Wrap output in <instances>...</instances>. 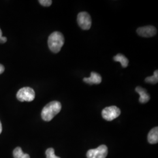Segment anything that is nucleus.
Masks as SVG:
<instances>
[{"label": "nucleus", "mask_w": 158, "mask_h": 158, "mask_svg": "<svg viewBox=\"0 0 158 158\" xmlns=\"http://www.w3.org/2000/svg\"><path fill=\"white\" fill-rule=\"evenodd\" d=\"M39 2L44 6H49L52 5V1L51 0H40Z\"/></svg>", "instance_id": "nucleus-15"}, {"label": "nucleus", "mask_w": 158, "mask_h": 158, "mask_svg": "<svg viewBox=\"0 0 158 158\" xmlns=\"http://www.w3.org/2000/svg\"><path fill=\"white\" fill-rule=\"evenodd\" d=\"M136 32L142 37L150 38L156 35L157 30L153 26L149 25L139 28L136 30Z\"/></svg>", "instance_id": "nucleus-7"}, {"label": "nucleus", "mask_w": 158, "mask_h": 158, "mask_svg": "<svg viewBox=\"0 0 158 158\" xmlns=\"http://www.w3.org/2000/svg\"><path fill=\"white\" fill-rule=\"evenodd\" d=\"M102 76L96 72H91L90 77H85L83 81L89 85H98L102 82Z\"/></svg>", "instance_id": "nucleus-8"}, {"label": "nucleus", "mask_w": 158, "mask_h": 158, "mask_svg": "<svg viewBox=\"0 0 158 158\" xmlns=\"http://www.w3.org/2000/svg\"><path fill=\"white\" fill-rule=\"evenodd\" d=\"M2 124H1V123L0 121V134L2 132Z\"/></svg>", "instance_id": "nucleus-18"}, {"label": "nucleus", "mask_w": 158, "mask_h": 158, "mask_svg": "<svg viewBox=\"0 0 158 158\" xmlns=\"http://www.w3.org/2000/svg\"><path fill=\"white\" fill-rule=\"evenodd\" d=\"M77 23L79 27L83 30H89L91 27V18L87 12H81L77 15Z\"/></svg>", "instance_id": "nucleus-5"}, {"label": "nucleus", "mask_w": 158, "mask_h": 158, "mask_svg": "<svg viewBox=\"0 0 158 158\" xmlns=\"http://www.w3.org/2000/svg\"><path fill=\"white\" fill-rule=\"evenodd\" d=\"M107 154V147L102 145L97 148L88 151L87 152V158H106Z\"/></svg>", "instance_id": "nucleus-6"}, {"label": "nucleus", "mask_w": 158, "mask_h": 158, "mask_svg": "<svg viewBox=\"0 0 158 158\" xmlns=\"http://www.w3.org/2000/svg\"><path fill=\"white\" fill-rule=\"evenodd\" d=\"M14 158H30L28 154L24 153L20 147H17L13 151Z\"/></svg>", "instance_id": "nucleus-12"}, {"label": "nucleus", "mask_w": 158, "mask_h": 158, "mask_svg": "<svg viewBox=\"0 0 158 158\" xmlns=\"http://www.w3.org/2000/svg\"><path fill=\"white\" fill-rule=\"evenodd\" d=\"M17 97L20 102H32L35 99V93L31 87H23L18 91Z\"/></svg>", "instance_id": "nucleus-3"}, {"label": "nucleus", "mask_w": 158, "mask_h": 158, "mask_svg": "<svg viewBox=\"0 0 158 158\" xmlns=\"http://www.w3.org/2000/svg\"><path fill=\"white\" fill-rule=\"evenodd\" d=\"M64 43V38L60 32H54L51 34L48 40V46L52 52L57 53L61 50Z\"/></svg>", "instance_id": "nucleus-2"}, {"label": "nucleus", "mask_w": 158, "mask_h": 158, "mask_svg": "<svg viewBox=\"0 0 158 158\" xmlns=\"http://www.w3.org/2000/svg\"><path fill=\"white\" fill-rule=\"evenodd\" d=\"M7 40V39L6 37L2 36V31L0 29V44H4L6 43Z\"/></svg>", "instance_id": "nucleus-16"}, {"label": "nucleus", "mask_w": 158, "mask_h": 158, "mask_svg": "<svg viewBox=\"0 0 158 158\" xmlns=\"http://www.w3.org/2000/svg\"><path fill=\"white\" fill-rule=\"evenodd\" d=\"M158 81V70H155L153 73L152 76L148 77L145 79V82L150 84H156Z\"/></svg>", "instance_id": "nucleus-13"}, {"label": "nucleus", "mask_w": 158, "mask_h": 158, "mask_svg": "<svg viewBox=\"0 0 158 158\" xmlns=\"http://www.w3.org/2000/svg\"><path fill=\"white\" fill-rule=\"evenodd\" d=\"M102 114L103 118L111 121L118 117L121 114V110L118 107L113 106L103 109Z\"/></svg>", "instance_id": "nucleus-4"}, {"label": "nucleus", "mask_w": 158, "mask_h": 158, "mask_svg": "<svg viewBox=\"0 0 158 158\" xmlns=\"http://www.w3.org/2000/svg\"><path fill=\"white\" fill-rule=\"evenodd\" d=\"M46 158H60L55 155V150L52 148H48L46 151Z\"/></svg>", "instance_id": "nucleus-14"}, {"label": "nucleus", "mask_w": 158, "mask_h": 158, "mask_svg": "<svg viewBox=\"0 0 158 158\" xmlns=\"http://www.w3.org/2000/svg\"><path fill=\"white\" fill-rule=\"evenodd\" d=\"M148 141L151 144L157 143L158 142V128L155 127L151 130L148 135Z\"/></svg>", "instance_id": "nucleus-10"}, {"label": "nucleus", "mask_w": 158, "mask_h": 158, "mask_svg": "<svg viewBox=\"0 0 158 158\" xmlns=\"http://www.w3.org/2000/svg\"><path fill=\"white\" fill-rule=\"evenodd\" d=\"M135 91L136 92L138 93L140 96L139 101L141 103L144 104V103H147L149 101L151 97L149 95V94H148L147 91L145 89L142 88L140 86H138L136 87Z\"/></svg>", "instance_id": "nucleus-9"}, {"label": "nucleus", "mask_w": 158, "mask_h": 158, "mask_svg": "<svg viewBox=\"0 0 158 158\" xmlns=\"http://www.w3.org/2000/svg\"><path fill=\"white\" fill-rule=\"evenodd\" d=\"M4 70H5V68L4 67V66L0 64V74L4 72Z\"/></svg>", "instance_id": "nucleus-17"}, {"label": "nucleus", "mask_w": 158, "mask_h": 158, "mask_svg": "<svg viewBox=\"0 0 158 158\" xmlns=\"http://www.w3.org/2000/svg\"><path fill=\"white\" fill-rule=\"evenodd\" d=\"M114 60L115 62H119L121 63V66L124 68H127L128 66L129 61L128 59L124 55L118 53L114 57Z\"/></svg>", "instance_id": "nucleus-11"}, {"label": "nucleus", "mask_w": 158, "mask_h": 158, "mask_svg": "<svg viewBox=\"0 0 158 158\" xmlns=\"http://www.w3.org/2000/svg\"><path fill=\"white\" fill-rule=\"evenodd\" d=\"M62 109V105L60 102L53 101L48 103L43 108L41 117L45 121H50Z\"/></svg>", "instance_id": "nucleus-1"}]
</instances>
